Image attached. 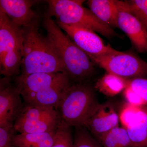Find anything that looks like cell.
I'll list each match as a JSON object with an SVG mask.
<instances>
[{"label":"cell","mask_w":147,"mask_h":147,"mask_svg":"<svg viewBox=\"0 0 147 147\" xmlns=\"http://www.w3.org/2000/svg\"><path fill=\"white\" fill-rule=\"evenodd\" d=\"M44 25L47 38L70 79L81 83L91 77L94 72V64L88 55L47 14L44 17Z\"/></svg>","instance_id":"obj_1"},{"label":"cell","mask_w":147,"mask_h":147,"mask_svg":"<svg viewBox=\"0 0 147 147\" xmlns=\"http://www.w3.org/2000/svg\"><path fill=\"white\" fill-rule=\"evenodd\" d=\"M38 23L23 27L24 45L21 74L67 73L47 37H45L39 32Z\"/></svg>","instance_id":"obj_2"},{"label":"cell","mask_w":147,"mask_h":147,"mask_svg":"<svg viewBox=\"0 0 147 147\" xmlns=\"http://www.w3.org/2000/svg\"><path fill=\"white\" fill-rule=\"evenodd\" d=\"M99 104L94 89L81 82L71 84L55 109L61 119L75 127L84 126Z\"/></svg>","instance_id":"obj_3"},{"label":"cell","mask_w":147,"mask_h":147,"mask_svg":"<svg viewBox=\"0 0 147 147\" xmlns=\"http://www.w3.org/2000/svg\"><path fill=\"white\" fill-rule=\"evenodd\" d=\"M84 1L49 0L47 14L54 16L57 22L67 26L82 27L97 32L103 36L111 38L118 36L113 29L102 23L90 9L84 7Z\"/></svg>","instance_id":"obj_4"},{"label":"cell","mask_w":147,"mask_h":147,"mask_svg":"<svg viewBox=\"0 0 147 147\" xmlns=\"http://www.w3.org/2000/svg\"><path fill=\"white\" fill-rule=\"evenodd\" d=\"M23 28L13 23L0 9V72L5 77L18 76L22 65Z\"/></svg>","instance_id":"obj_5"},{"label":"cell","mask_w":147,"mask_h":147,"mask_svg":"<svg viewBox=\"0 0 147 147\" xmlns=\"http://www.w3.org/2000/svg\"><path fill=\"white\" fill-rule=\"evenodd\" d=\"M61 119L55 108L24 104L14 121L19 133H39L56 130Z\"/></svg>","instance_id":"obj_6"},{"label":"cell","mask_w":147,"mask_h":147,"mask_svg":"<svg viewBox=\"0 0 147 147\" xmlns=\"http://www.w3.org/2000/svg\"><path fill=\"white\" fill-rule=\"evenodd\" d=\"M89 58L94 63L107 72L127 80L147 76V63L131 53L121 52L117 55Z\"/></svg>","instance_id":"obj_7"},{"label":"cell","mask_w":147,"mask_h":147,"mask_svg":"<svg viewBox=\"0 0 147 147\" xmlns=\"http://www.w3.org/2000/svg\"><path fill=\"white\" fill-rule=\"evenodd\" d=\"M71 40L89 57L117 55L120 51L115 50L110 44L105 45L95 32L82 27L67 26L56 22Z\"/></svg>","instance_id":"obj_8"},{"label":"cell","mask_w":147,"mask_h":147,"mask_svg":"<svg viewBox=\"0 0 147 147\" xmlns=\"http://www.w3.org/2000/svg\"><path fill=\"white\" fill-rule=\"evenodd\" d=\"M117 24L128 37L132 45L139 53L147 52V31L139 19L125 1H117Z\"/></svg>","instance_id":"obj_9"},{"label":"cell","mask_w":147,"mask_h":147,"mask_svg":"<svg viewBox=\"0 0 147 147\" xmlns=\"http://www.w3.org/2000/svg\"><path fill=\"white\" fill-rule=\"evenodd\" d=\"M21 95L11 84L10 77L0 81V125L13 123L24 107Z\"/></svg>","instance_id":"obj_10"},{"label":"cell","mask_w":147,"mask_h":147,"mask_svg":"<svg viewBox=\"0 0 147 147\" xmlns=\"http://www.w3.org/2000/svg\"><path fill=\"white\" fill-rule=\"evenodd\" d=\"M71 79L67 73H60L53 84L24 101L28 105L56 108L71 85Z\"/></svg>","instance_id":"obj_11"},{"label":"cell","mask_w":147,"mask_h":147,"mask_svg":"<svg viewBox=\"0 0 147 147\" xmlns=\"http://www.w3.org/2000/svg\"><path fill=\"white\" fill-rule=\"evenodd\" d=\"M119 117L110 103L99 104L84 126L97 140L112 129L119 126Z\"/></svg>","instance_id":"obj_12"},{"label":"cell","mask_w":147,"mask_h":147,"mask_svg":"<svg viewBox=\"0 0 147 147\" xmlns=\"http://www.w3.org/2000/svg\"><path fill=\"white\" fill-rule=\"evenodd\" d=\"M37 1L1 0L0 9L11 21L21 27H28L38 22V16L32 7Z\"/></svg>","instance_id":"obj_13"},{"label":"cell","mask_w":147,"mask_h":147,"mask_svg":"<svg viewBox=\"0 0 147 147\" xmlns=\"http://www.w3.org/2000/svg\"><path fill=\"white\" fill-rule=\"evenodd\" d=\"M60 73H34L16 76V87L24 101L50 86Z\"/></svg>","instance_id":"obj_14"},{"label":"cell","mask_w":147,"mask_h":147,"mask_svg":"<svg viewBox=\"0 0 147 147\" xmlns=\"http://www.w3.org/2000/svg\"><path fill=\"white\" fill-rule=\"evenodd\" d=\"M87 3L98 20L111 28H118L117 0H89Z\"/></svg>","instance_id":"obj_15"},{"label":"cell","mask_w":147,"mask_h":147,"mask_svg":"<svg viewBox=\"0 0 147 147\" xmlns=\"http://www.w3.org/2000/svg\"><path fill=\"white\" fill-rule=\"evenodd\" d=\"M56 130L39 133H19L13 137L15 147H51Z\"/></svg>","instance_id":"obj_16"},{"label":"cell","mask_w":147,"mask_h":147,"mask_svg":"<svg viewBox=\"0 0 147 147\" xmlns=\"http://www.w3.org/2000/svg\"><path fill=\"white\" fill-rule=\"evenodd\" d=\"M134 147H147V112L142 109L126 128Z\"/></svg>","instance_id":"obj_17"},{"label":"cell","mask_w":147,"mask_h":147,"mask_svg":"<svg viewBox=\"0 0 147 147\" xmlns=\"http://www.w3.org/2000/svg\"><path fill=\"white\" fill-rule=\"evenodd\" d=\"M129 80L107 72L96 84L95 88L107 96H113L125 89Z\"/></svg>","instance_id":"obj_18"},{"label":"cell","mask_w":147,"mask_h":147,"mask_svg":"<svg viewBox=\"0 0 147 147\" xmlns=\"http://www.w3.org/2000/svg\"><path fill=\"white\" fill-rule=\"evenodd\" d=\"M103 147H134L126 129L117 127L97 139Z\"/></svg>","instance_id":"obj_19"},{"label":"cell","mask_w":147,"mask_h":147,"mask_svg":"<svg viewBox=\"0 0 147 147\" xmlns=\"http://www.w3.org/2000/svg\"><path fill=\"white\" fill-rule=\"evenodd\" d=\"M73 142L71 127L61 119L56 129L54 143L51 147H73Z\"/></svg>","instance_id":"obj_20"},{"label":"cell","mask_w":147,"mask_h":147,"mask_svg":"<svg viewBox=\"0 0 147 147\" xmlns=\"http://www.w3.org/2000/svg\"><path fill=\"white\" fill-rule=\"evenodd\" d=\"M73 147H102L84 126L75 127Z\"/></svg>","instance_id":"obj_21"},{"label":"cell","mask_w":147,"mask_h":147,"mask_svg":"<svg viewBox=\"0 0 147 147\" xmlns=\"http://www.w3.org/2000/svg\"><path fill=\"white\" fill-rule=\"evenodd\" d=\"M125 2L147 31V0H131Z\"/></svg>","instance_id":"obj_22"},{"label":"cell","mask_w":147,"mask_h":147,"mask_svg":"<svg viewBox=\"0 0 147 147\" xmlns=\"http://www.w3.org/2000/svg\"><path fill=\"white\" fill-rule=\"evenodd\" d=\"M16 132L13 123L0 125V147H15L13 140Z\"/></svg>","instance_id":"obj_23"},{"label":"cell","mask_w":147,"mask_h":147,"mask_svg":"<svg viewBox=\"0 0 147 147\" xmlns=\"http://www.w3.org/2000/svg\"><path fill=\"white\" fill-rule=\"evenodd\" d=\"M142 109L141 107L134 106L129 104L125 105L119 116L123 127L126 128L129 124L139 115Z\"/></svg>","instance_id":"obj_24"},{"label":"cell","mask_w":147,"mask_h":147,"mask_svg":"<svg viewBox=\"0 0 147 147\" xmlns=\"http://www.w3.org/2000/svg\"><path fill=\"white\" fill-rule=\"evenodd\" d=\"M128 86L147 103V79L136 78L129 80Z\"/></svg>","instance_id":"obj_25"},{"label":"cell","mask_w":147,"mask_h":147,"mask_svg":"<svg viewBox=\"0 0 147 147\" xmlns=\"http://www.w3.org/2000/svg\"><path fill=\"white\" fill-rule=\"evenodd\" d=\"M124 95L128 101L129 104L134 106L141 107L147 103L140 96L134 91L130 87L127 85L124 91Z\"/></svg>","instance_id":"obj_26"},{"label":"cell","mask_w":147,"mask_h":147,"mask_svg":"<svg viewBox=\"0 0 147 147\" xmlns=\"http://www.w3.org/2000/svg\"></svg>","instance_id":"obj_27"}]
</instances>
